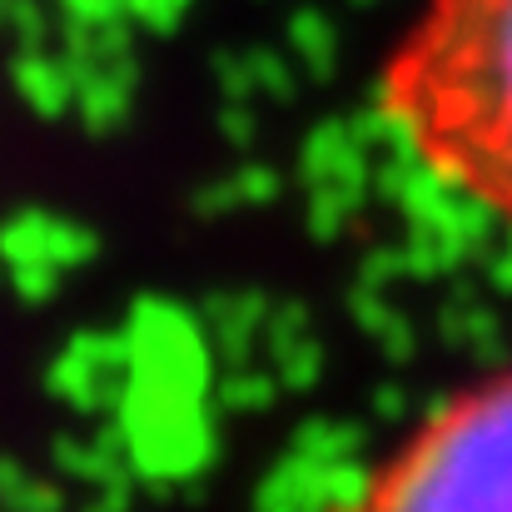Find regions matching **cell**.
Listing matches in <instances>:
<instances>
[{
  "label": "cell",
  "instance_id": "cell-1",
  "mask_svg": "<svg viewBox=\"0 0 512 512\" xmlns=\"http://www.w3.org/2000/svg\"><path fill=\"white\" fill-rule=\"evenodd\" d=\"M373 105L433 179L512 229V0H418Z\"/></svg>",
  "mask_w": 512,
  "mask_h": 512
},
{
  "label": "cell",
  "instance_id": "cell-2",
  "mask_svg": "<svg viewBox=\"0 0 512 512\" xmlns=\"http://www.w3.org/2000/svg\"><path fill=\"white\" fill-rule=\"evenodd\" d=\"M329 512H512V363L423 413Z\"/></svg>",
  "mask_w": 512,
  "mask_h": 512
}]
</instances>
